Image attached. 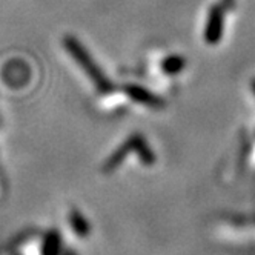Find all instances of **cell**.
Instances as JSON below:
<instances>
[{
  "instance_id": "277c9868",
  "label": "cell",
  "mask_w": 255,
  "mask_h": 255,
  "mask_svg": "<svg viewBox=\"0 0 255 255\" xmlns=\"http://www.w3.org/2000/svg\"><path fill=\"white\" fill-rule=\"evenodd\" d=\"M161 71L168 76H177L186 68V59L181 56H168L161 60Z\"/></svg>"
},
{
  "instance_id": "3957f363",
  "label": "cell",
  "mask_w": 255,
  "mask_h": 255,
  "mask_svg": "<svg viewBox=\"0 0 255 255\" xmlns=\"http://www.w3.org/2000/svg\"><path fill=\"white\" fill-rule=\"evenodd\" d=\"M122 89L126 96H129L132 100H135L140 105L149 106V108H163L165 106V100H163L160 96L151 93V91L144 86L128 83V85H123Z\"/></svg>"
},
{
  "instance_id": "6da1fadb",
  "label": "cell",
  "mask_w": 255,
  "mask_h": 255,
  "mask_svg": "<svg viewBox=\"0 0 255 255\" xmlns=\"http://www.w3.org/2000/svg\"><path fill=\"white\" fill-rule=\"evenodd\" d=\"M63 46L69 52V56L74 59L79 63V66L86 72V76L89 77L91 82L96 85V88L100 94H111L113 93V91L116 89L114 83L106 77V74L99 68L96 60L91 57L88 49L74 37V35H65Z\"/></svg>"
},
{
  "instance_id": "5b68a950",
  "label": "cell",
  "mask_w": 255,
  "mask_h": 255,
  "mask_svg": "<svg viewBox=\"0 0 255 255\" xmlns=\"http://www.w3.org/2000/svg\"><path fill=\"white\" fill-rule=\"evenodd\" d=\"M222 3H223L225 9H232L235 6V0H222Z\"/></svg>"
},
{
  "instance_id": "8992f818",
  "label": "cell",
  "mask_w": 255,
  "mask_h": 255,
  "mask_svg": "<svg viewBox=\"0 0 255 255\" xmlns=\"http://www.w3.org/2000/svg\"><path fill=\"white\" fill-rule=\"evenodd\" d=\"M251 88H252V93L255 94V79H254V80L251 82Z\"/></svg>"
},
{
  "instance_id": "7a4b0ae2",
  "label": "cell",
  "mask_w": 255,
  "mask_h": 255,
  "mask_svg": "<svg viewBox=\"0 0 255 255\" xmlns=\"http://www.w3.org/2000/svg\"><path fill=\"white\" fill-rule=\"evenodd\" d=\"M223 29H225V6L215 3L209 9L206 28L203 32L205 42L208 45H217L222 40Z\"/></svg>"
}]
</instances>
